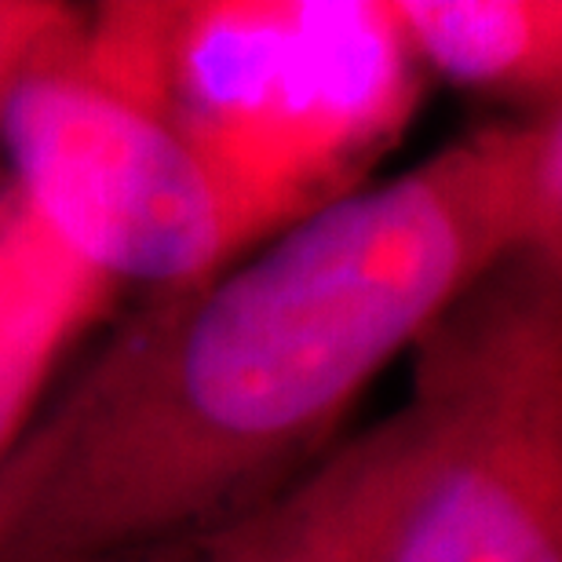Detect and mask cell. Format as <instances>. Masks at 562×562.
I'll list each match as a JSON object with an SVG mask.
<instances>
[{"label":"cell","instance_id":"cell-5","mask_svg":"<svg viewBox=\"0 0 562 562\" xmlns=\"http://www.w3.org/2000/svg\"><path fill=\"white\" fill-rule=\"evenodd\" d=\"M446 446L442 398L413 380L406 406L336 442L245 519L234 562H395Z\"/></svg>","mask_w":562,"mask_h":562},{"label":"cell","instance_id":"cell-6","mask_svg":"<svg viewBox=\"0 0 562 562\" xmlns=\"http://www.w3.org/2000/svg\"><path fill=\"white\" fill-rule=\"evenodd\" d=\"M117 285L81 263L15 194L0 209V453L44 402L52 366Z\"/></svg>","mask_w":562,"mask_h":562},{"label":"cell","instance_id":"cell-4","mask_svg":"<svg viewBox=\"0 0 562 562\" xmlns=\"http://www.w3.org/2000/svg\"><path fill=\"white\" fill-rule=\"evenodd\" d=\"M409 355L449 446L395 562H562V260L501 263Z\"/></svg>","mask_w":562,"mask_h":562},{"label":"cell","instance_id":"cell-9","mask_svg":"<svg viewBox=\"0 0 562 562\" xmlns=\"http://www.w3.org/2000/svg\"><path fill=\"white\" fill-rule=\"evenodd\" d=\"M249 519H252V515H249ZM241 530H245V519L238 526H231V530H223V533H212V537H201V541L165 548V552L143 555L136 562H234V559H238Z\"/></svg>","mask_w":562,"mask_h":562},{"label":"cell","instance_id":"cell-7","mask_svg":"<svg viewBox=\"0 0 562 562\" xmlns=\"http://www.w3.org/2000/svg\"><path fill=\"white\" fill-rule=\"evenodd\" d=\"M406 41L427 77L519 103L559 110V0H395Z\"/></svg>","mask_w":562,"mask_h":562},{"label":"cell","instance_id":"cell-8","mask_svg":"<svg viewBox=\"0 0 562 562\" xmlns=\"http://www.w3.org/2000/svg\"><path fill=\"white\" fill-rule=\"evenodd\" d=\"M70 8L74 4H48V0H0V128L19 77L26 74L44 41L66 22ZM8 194H0V209L8 205Z\"/></svg>","mask_w":562,"mask_h":562},{"label":"cell","instance_id":"cell-3","mask_svg":"<svg viewBox=\"0 0 562 562\" xmlns=\"http://www.w3.org/2000/svg\"><path fill=\"white\" fill-rule=\"evenodd\" d=\"M15 194L110 285H194L234 263L220 205L154 92L143 0L70 8L0 128Z\"/></svg>","mask_w":562,"mask_h":562},{"label":"cell","instance_id":"cell-1","mask_svg":"<svg viewBox=\"0 0 562 562\" xmlns=\"http://www.w3.org/2000/svg\"><path fill=\"white\" fill-rule=\"evenodd\" d=\"M515 256L562 260V110L471 132L150 292L0 453V562H136L238 526Z\"/></svg>","mask_w":562,"mask_h":562},{"label":"cell","instance_id":"cell-2","mask_svg":"<svg viewBox=\"0 0 562 562\" xmlns=\"http://www.w3.org/2000/svg\"><path fill=\"white\" fill-rule=\"evenodd\" d=\"M143 30L234 260L366 190L427 88L395 0H143Z\"/></svg>","mask_w":562,"mask_h":562}]
</instances>
